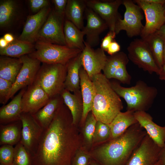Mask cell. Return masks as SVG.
<instances>
[{
	"label": "cell",
	"mask_w": 165,
	"mask_h": 165,
	"mask_svg": "<svg viewBox=\"0 0 165 165\" xmlns=\"http://www.w3.org/2000/svg\"><path fill=\"white\" fill-rule=\"evenodd\" d=\"M80 90L83 101V111L81 120L85 123L88 114L91 111L94 97L93 82L82 66L79 71Z\"/></svg>",
	"instance_id": "603a6c76"
},
{
	"label": "cell",
	"mask_w": 165,
	"mask_h": 165,
	"mask_svg": "<svg viewBox=\"0 0 165 165\" xmlns=\"http://www.w3.org/2000/svg\"><path fill=\"white\" fill-rule=\"evenodd\" d=\"M72 94L64 89L61 93L64 104L70 110L72 123L76 125L81 121L83 111V101L80 90Z\"/></svg>",
	"instance_id": "cb8c5ba5"
},
{
	"label": "cell",
	"mask_w": 165,
	"mask_h": 165,
	"mask_svg": "<svg viewBox=\"0 0 165 165\" xmlns=\"http://www.w3.org/2000/svg\"><path fill=\"white\" fill-rule=\"evenodd\" d=\"M26 89L21 90L8 104L0 108V124H6L20 120L23 113L22 98Z\"/></svg>",
	"instance_id": "7402d4cb"
},
{
	"label": "cell",
	"mask_w": 165,
	"mask_h": 165,
	"mask_svg": "<svg viewBox=\"0 0 165 165\" xmlns=\"http://www.w3.org/2000/svg\"><path fill=\"white\" fill-rule=\"evenodd\" d=\"M9 43L3 37L0 38V49L4 48L6 47Z\"/></svg>",
	"instance_id": "681fc988"
},
{
	"label": "cell",
	"mask_w": 165,
	"mask_h": 165,
	"mask_svg": "<svg viewBox=\"0 0 165 165\" xmlns=\"http://www.w3.org/2000/svg\"><path fill=\"white\" fill-rule=\"evenodd\" d=\"M64 17L58 14L54 9L51 10L38 35L37 41L66 46L64 32Z\"/></svg>",
	"instance_id": "9c48e42d"
},
{
	"label": "cell",
	"mask_w": 165,
	"mask_h": 165,
	"mask_svg": "<svg viewBox=\"0 0 165 165\" xmlns=\"http://www.w3.org/2000/svg\"><path fill=\"white\" fill-rule=\"evenodd\" d=\"M161 148L147 134L125 165H154Z\"/></svg>",
	"instance_id": "7c38bea8"
},
{
	"label": "cell",
	"mask_w": 165,
	"mask_h": 165,
	"mask_svg": "<svg viewBox=\"0 0 165 165\" xmlns=\"http://www.w3.org/2000/svg\"><path fill=\"white\" fill-rule=\"evenodd\" d=\"M163 64L165 63V41L164 43L163 53Z\"/></svg>",
	"instance_id": "816d5d0a"
},
{
	"label": "cell",
	"mask_w": 165,
	"mask_h": 165,
	"mask_svg": "<svg viewBox=\"0 0 165 165\" xmlns=\"http://www.w3.org/2000/svg\"><path fill=\"white\" fill-rule=\"evenodd\" d=\"M129 60L139 68L152 74L158 75L160 69L145 40L136 39L132 41L127 48Z\"/></svg>",
	"instance_id": "ba28073f"
},
{
	"label": "cell",
	"mask_w": 165,
	"mask_h": 165,
	"mask_svg": "<svg viewBox=\"0 0 165 165\" xmlns=\"http://www.w3.org/2000/svg\"><path fill=\"white\" fill-rule=\"evenodd\" d=\"M133 1L142 9L145 17V24L140 35L141 38L156 32L165 24L163 5L149 3L144 0Z\"/></svg>",
	"instance_id": "30bf717a"
},
{
	"label": "cell",
	"mask_w": 165,
	"mask_h": 165,
	"mask_svg": "<svg viewBox=\"0 0 165 165\" xmlns=\"http://www.w3.org/2000/svg\"><path fill=\"white\" fill-rule=\"evenodd\" d=\"M157 163L159 165H165V145L161 148Z\"/></svg>",
	"instance_id": "ee69618b"
},
{
	"label": "cell",
	"mask_w": 165,
	"mask_h": 165,
	"mask_svg": "<svg viewBox=\"0 0 165 165\" xmlns=\"http://www.w3.org/2000/svg\"><path fill=\"white\" fill-rule=\"evenodd\" d=\"M84 50L81 53L82 66L91 80L101 73L105 66L107 56L101 48L94 49L85 41Z\"/></svg>",
	"instance_id": "e0dca14e"
},
{
	"label": "cell",
	"mask_w": 165,
	"mask_h": 165,
	"mask_svg": "<svg viewBox=\"0 0 165 165\" xmlns=\"http://www.w3.org/2000/svg\"><path fill=\"white\" fill-rule=\"evenodd\" d=\"M120 46L115 39L110 44L106 51L110 55H112L119 51Z\"/></svg>",
	"instance_id": "7bdbcfd3"
},
{
	"label": "cell",
	"mask_w": 165,
	"mask_h": 165,
	"mask_svg": "<svg viewBox=\"0 0 165 165\" xmlns=\"http://www.w3.org/2000/svg\"><path fill=\"white\" fill-rule=\"evenodd\" d=\"M97 120L91 112L88 114L85 122L83 129L84 139L89 144H92Z\"/></svg>",
	"instance_id": "d590c367"
},
{
	"label": "cell",
	"mask_w": 165,
	"mask_h": 165,
	"mask_svg": "<svg viewBox=\"0 0 165 165\" xmlns=\"http://www.w3.org/2000/svg\"><path fill=\"white\" fill-rule=\"evenodd\" d=\"M122 0H85L87 7L97 14L107 24L109 31H115L116 22L121 18L118 13Z\"/></svg>",
	"instance_id": "9a60e30c"
},
{
	"label": "cell",
	"mask_w": 165,
	"mask_h": 165,
	"mask_svg": "<svg viewBox=\"0 0 165 165\" xmlns=\"http://www.w3.org/2000/svg\"><path fill=\"white\" fill-rule=\"evenodd\" d=\"M134 113L133 111L127 110L117 114L109 124L111 132L110 140L119 136L130 126L138 123Z\"/></svg>",
	"instance_id": "484cf974"
},
{
	"label": "cell",
	"mask_w": 165,
	"mask_h": 165,
	"mask_svg": "<svg viewBox=\"0 0 165 165\" xmlns=\"http://www.w3.org/2000/svg\"><path fill=\"white\" fill-rule=\"evenodd\" d=\"M164 10V12H165V3L163 5Z\"/></svg>",
	"instance_id": "f5cc1de1"
},
{
	"label": "cell",
	"mask_w": 165,
	"mask_h": 165,
	"mask_svg": "<svg viewBox=\"0 0 165 165\" xmlns=\"http://www.w3.org/2000/svg\"><path fill=\"white\" fill-rule=\"evenodd\" d=\"M123 4L126 10L123 19L119 18L116 24L115 32L116 35L121 31L124 30L130 38L140 35L144 27L141 22L144 18L142 10L133 1L124 0Z\"/></svg>",
	"instance_id": "52a82bcc"
},
{
	"label": "cell",
	"mask_w": 165,
	"mask_h": 165,
	"mask_svg": "<svg viewBox=\"0 0 165 165\" xmlns=\"http://www.w3.org/2000/svg\"><path fill=\"white\" fill-rule=\"evenodd\" d=\"M129 59L123 52L107 56L103 70V75L108 79H114L123 84L130 85L132 79L127 69Z\"/></svg>",
	"instance_id": "8fae6325"
},
{
	"label": "cell",
	"mask_w": 165,
	"mask_h": 165,
	"mask_svg": "<svg viewBox=\"0 0 165 165\" xmlns=\"http://www.w3.org/2000/svg\"><path fill=\"white\" fill-rule=\"evenodd\" d=\"M91 80L94 90L91 112L97 121L109 125L123 109L122 102L103 73L94 76Z\"/></svg>",
	"instance_id": "3957f363"
},
{
	"label": "cell",
	"mask_w": 165,
	"mask_h": 165,
	"mask_svg": "<svg viewBox=\"0 0 165 165\" xmlns=\"http://www.w3.org/2000/svg\"><path fill=\"white\" fill-rule=\"evenodd\" d=\"M148 3L164 5L165 3V0H144Z\"/></svg>",
	"instance_id": "c3c4849f"
},
{
	"label": "cell",
	"mask_w": 165,
	"mask_h": 165,
	"mask_svg": "<svg viewBox=\"0 0 165 165\" xmlns=\"http://www.w3.org/2000/svg\"><path fill=\"white\" fill-rule=\"evenodd\" d=\"M111 136L109 125L97 121L93 143L106 142L110 139Z\"/></svg>",
	"instance_id": "e575fe53"
},
{
	"label": "cell",
	"mask_w": 165,
	"mask_h": 165,
	"mask_svg": "<svg viewBox=\"0 0 165 165\" xmlns=\"http://www.w3.org/2000/svg\"><path fill=\"white\" fill-rule=\"evenodd\" d=\"M3 37L9 43L13 42L15 39L13 36L10 33L5 34Z\"/></svg>",
	"instance_id": "bcb514c9"
},
{
	"label": "cell",
	"mask_w": 165,
	"mask_h": 165,
	"mask_svg": "<svg viewBox=\"0 0 165 165\" xmlns=\"http://www.w3.org/2000/svg\"><path fill=\"white\" fill-rule=\"evenodd\" d=\"M35 50L28 55L48 64L66 65L71 59L76 57L82 51L70 48L66 46L53 44L37 41L35 45Z\"/></svg>",
	"instance_id": "5b68a950"
},
{
	"label": "cell",
	"mask_w": 165,
	"mask_h": 165,
	"mask_svg": "<svg viewBox=\"0 0 165 165\" xmlns=\"http://www.w3.org/2000/svg\"><path fill=\"white\" fill-rule=\"evenodd\" d=\"M22 124L20 120L0 125V145H16L20 141Z\"/></svg>",
	"instance_id": "f1b7e54d"
},
{
	"label": "cell",
	"mask_w": 165,
	"mask_h": 165,
	"mask_svg": "<svg viewBox=\"0 0 165 165\" xmlns=\"http://www.w3.org/2000/svg\"><path fill=\"white\" fill-rule=\"evenodd\" d=\"M14 156L13 146L4 145L0 148V165H12Z\"/></svg>",
	"instance_id": "8d00e7d4"
},
{
	"label": "cell",
	"mask_w": 165,
	"mask_h": 165,
	"mask_svg": "<svg viewBox=\"0 0 165 165\" xmlns=\"http://www.w3.org/2000/svg\"><path fill=\"white\" fill-rule=\"evenodd\" d=\"M52 1L56 12L60 16H64L68 0H53Z\"/></svg>",
	"instance_id": "b9f144b4"
},
{
	"label": "cell",
	"mask_w": 165,
	"mask_h": 165,
	"mask_svg": "<svg viewBox=\"0 0 165 165\" xmlns=\"http://www.w3.org/2000/svg\"><path fill=\"white\" fill-rule=\"evenodd\" d=\"M91 157L90 154L80 148L75 153L72 159L71 165H88Z\"/></svg>",
	"instance_id": "74e56055"
},
{
	"label": "cell",
	"mask_w": 165,
	"mask_h": 165,
	"mask_svg": "<svg viewBox=\"0 0 165 165\" xmlns=\"http://www.w3.org/2000/svg\"><path fill=\"white\" fill-rule=\"evenodd\" d=\"M90 165H100L98 163L94 160H91L90 164Z\"/></svg>",
	"instance_id": "f907efd6"
},
{
	"label": "cell",
	"mask_w": 165,
	"mask_h": 165,
	"mask_svg": "<svg viewBox=\"0 0 165 165\" xmlns=\"http://www.w3.org/2000/svg\"><path fill=\"white\" fill-rule=\"evenodd\" d=\"M143 39L147 44L160 69L163 64V53L165 40L156 32L148 35Z\"/></svg>",
	"instance_id": "1f68e13d"
},
{
	"label": "cell",
	"mask_w": 165,
	"mask_h": 165,
	"mask_svg": "<svg viewBox=\"0 0 165 165\" xmlns=\"http://www.w3.org/2000/svg\"><path fill=\"white\" fill-rule=\"evenodd\" d=\"M12 165H33L31 156L20 141L14 147Z\"/></svg>",
	"instance_id": "836d02e7"
},
{
	"label": "cell",
	"mask_w": 165,
	"mask_h": 165,
	"mask_svg": "<svg viewBox=\"0 0 165 165\" xmlns=\"http://www.w3.org/2000/svg\"><path fill=\"white\" fill-rule=\"evenodd\" d=\"M134 115L138 123L159 147L165 145V126H161L153 121L152 116L145 111H137Z\"/></svg>",
	"instance_id": "ffe728a7"
},
{
	"label": "cell",
	"mask_w": 165,
	"mask_h": 165,
	"mask_svg": "<svg viewBox=\"0 0 165 165\" xmlns=\"http://www.w3.org/2000/svg\"><path fill=\"white\" fill-rule=\"evenodd\" d=\"M47 6L35 14L28 16L23 31L18 39L33 43L51 11Z\"/></svg>",
	"instance_id": "d6986e66"
},
{
	"label": "cell",
	"mask_w": 165,
	"mask_h": 165,
	"mask_svg": "<svg viewBox=\"0 0 165 165\" xmlns=\"http://www.w3.org/2000/svg\"><path fill=\"white\" fill-rule=\"evenodd\" d=\"M116 34L115 31H109L102 39L101 44V48L106 51L111 42L115 40Z\"/></svg>",
	"instance_id": "60d3db41"
},
{
	"label": "cell",
	"mask_w": 165,
	"mask_h": 165,
	"mask_svg": "<svg viewBox=\"0 0 165 165\" xmlns=\"http://www.w3.org/2000/svg\"><path fill=\"white\" fill-rule=\"evenodd\" d=\"M22 64L20 58L1 56L0 57V78L8 81L13 84Z\"/></svg>",
	"instance_id": "83f0119b"
},
{
	"label": "cell",
	"mask_w": 165,
	"mask_h": 165,
	"mask_svg": "<svg viewBox=\"0 0 165 165\" xmlns=\"http://www.w3.org/2000/svg\"><path fill=\"white\" fill-rule=\"evenodd\" d=\"M86 7L85 0H68L65 12L66 19L82 30L84 27V14Z\"/></svg>",
	"instance_id": "4316f807"
},
{
	"label": "cell",
	"mask_w": 165,
	"mask_h": 165,
	"mask_svg": "<svg viewBox=\"0 0 165 165\" xmlns=\"http://www.w3.org/2000/svg\"><path fill=\"white\" fill-rule=\"evenodd\" d=\"M154 165H159L158 163L157 162L156 164H155Z\"/></svg>",
	"instance_id": "db71d44e"
},
{
	"label": "cell",
	"mask_w": 165,
	"mask_h": 165,
	"mask_svg": "<svg viewBox=\"0 0 165 165\" xmlns=\"http://www.w3.org/2000/svg\"><path fill=\"white\" fill-rule=\"evenodd\" d=\"M20 58L22 62V66L13 84L9 96V100L19 90L28 86L34 82L41 66V62L39 60L31 57L28 55Z\"/></svg>",
	"instance_id": "5bb4252c"
},
{
	"label": "cell",
	"mask_w": 165,
	"mask_h": 165,
	"mask_svg": "<svg viewBox=\"0 0 165 165\" xmlns=\"http://www.w3.org/2000/svg\"><path fill=\"white\" fill-rule=\"evenodd\" d=\"M35 50V45L33 43L17 39L9 43L5 48L0 49V54L1 56L19 58L23 56L29 55Z\"/></svg>",
	"instance_id": "4dcf8cb0"
},
{
	"label": "cell",
	"mask_w": 165,
	"mask_h": 165,
	"mask_svg": "<svg viewBox=\"0 0 165 165\" xmlns=\"http://www.w3.org/2000/svg\"><path fill=\"white\" fill-rule=\"evenodd\" d=\"M159 79L161 80H165V63H164L158 75Z\"/></svg>",
	"instance_id": "f6af8a7d"
},
{
	"label": "cell",
	"mask_w": 165,
	"mask_h": 165,
	"mask_svg": "<svg viewBox=\"0 0 165 165\" xmlns=\"http://www.w3.org/2000/svg\"><path fill=\"white\" fill-rule=\"evenodd\" d=\"M110 82L114 91L125 101L127 110L146 112L151 107L158 94L156 87L148 86L141 80L128 87L123 86L120 82L116 80Z\"/></svg>",
	"instance_id": "277c9868"
},
{
	"label": "cell",
	"mask_w": 165,
	"mask_h": 165,
	"mask_svg": "<svg viewBox=\"0 0 165 165\" xmlns=\"http://www.w3.org/2000/svg\"><path fill=\"white\" fill-rule=\"evenodd\" d=\"M64 32L66 46L68 47L82 51L85 46L83 31L71 21L66 20L64 24Z\"/></svg>",
	"instance_id": "f546056e"
},
{
	"label": "cell",
	"mask_w": 165,
	"mask_h": 165,
	"mask_svg": "<svg viewBox=\"0 0 165 165\" xmlns=\"http://www.w3.org/2000/svg\"><path fill=\"white\" fill-rule=\"evenodd\" d=\"M50 97L36 81L28 86L22 98L23 113L33 115L44 106Z\"/></svg>",
	"instance_id": "2e32d148"
},
{
	"label": "cell",
	"mask_w": 165,
	"mask_h": 165,
	"mask_svg": "<svg viewBox=\"0 0 165 165\" xmlns=\"http://www.w3.org/2000/svg\"><path fill=\"white\" fill-rule=\"evenodd\" d=\"M64 104L63 99L61 94H58L51 97L44 106L31 115L44 130L49 126L58 109Z\"/></svg>",
	"instance_id": "44dd1931"
},
{
	"label": "cell",
	"mask_w": 165,
	"mask_h": 165,
	"mask_svg": "<svg viewBox=\"0 0 165 165\" xmlns=\"http://www.w3.org/2000/svg\"><path fill=\"white\" fill-rule=\"evenodd\" d=\"M18 6L16 1L3 0L0 1V27L1 28L9 27L16 16Z\"/></svg>",
	"instance_id": "d6a6232c"
},
{
	"label": "cell",
	"mask_w": 165,
	"mask_h": 165,
	"mask_svg": "<svg viewBox=\"0 0 165 165\" xmlns=\"http://www.w3.org/2000/svg\"><path fill=\"white\" fill-rule=\"evenodd\" d=\"M84 13L86 24L82 30L86 35L85 42L93 47L99 44L100 34L108 28L105 21L91 9L87 7Z\"/></svg>",
	"instance_id": "ac0fdd59"
},
{
	"label": "cell",
	"mask_w": 165,
	"mask_h": 165,
	"mask_svg": "<svg viewBox=\"0 0 165 165\" xmlns=\"http://www.w3.org/2000/svg\"><path fill=\"white\" fill-rule=\"evenodd\" d=\"M13 84L8 80L0 78V103L5 105L9 100L8 97Z\"/></svg>",
	"instance_id": "f35d334b"
},
{
	"label": "cell",
	"mask_w": 165,
	"mask_h": 165,
	"mask_svg": "<svg viewBox=\"0 0 165 165\" xmlns=\"http://www.w3.org/2000/svg\"><path fill=\"white\" fill-rule=\"evenodd\" d=\"M30 9L34 13H38L48 6L49 1L47 0H30L29 1Z\"/></svg>",
	"instance_id": "ab89813d"
},
{
	"label": "cell",
	"mask_w": 165,
	"mask_h": 165,
	"mask_svg": "<svg viewBox=\"0 0 165 165\" xmlns=\"http://www.w3.org/2000/svg\"><path fill=\"white\" fill-rule=\"evenodd\" d=\"M75 126L71 112L64 103L49 126L43 130L36 151L31 156L33 165H71L81 142Z\"/></svg>",
	"instance_id": "6da1fadb"
},
{
	"label": "cell",
	"mask_w": 165,
	"mask_h": 165,
	"mask_svg": "<svg viewBox=\"0 0 165 165\" xmlns=\"http://www.w3.org/2000/svg\"><path fill=\"white\" fill-rule=\"evenodd\" d=\"M20 120L22 124L20 142L31 157L36 151L43 130L31 114L22 113Z\"/></svg>",
	"instance_id": "4fadbf2b"
},
{
	"label": "cell",
	"mask_w": 165,
	"mask_h": 165,
	"mask_svg": "<svg viewBox=\"0 0 165 165\" xmlns=\"http://www.w3.org/2000/svg\"><path fill=\"white\" fill-rule=\"evenodd\" d=\"M147 134L138 123L118 137L105 142L91 156L100 165H125Z\"/></svg>",
	"instance_id": "7a4b0ae2"
},
{
	"label": "cell",
	"mask_w": 165,
	"mask_h": 165,
	"mask_svg": "<svg viewBox=\"0 0 165 165\" xmlns=\"http://www.w3.org/2000/svg\"><path fill=\"white\" fill-rule=\"evenodd\" d=\"M156 32L165 40V24L163 25Z\"/></svg>",
	"instance_id": "7dc6e473"
},
{
	"label": "cell",
	"mask_w": 165,
	"mask_h": 165,
	"mask_svg": "<svg viewBox=\"0 0 165 165\" xmlns=\"http://www.w3.org/2000/svg\"><path fill=\"white\" fill-rule=\"evenodd\" d=\"M66 74V65L42 63L35 81L39 84L51 98L60 94L64 89Z\"/></svg>",
	"instance_id": "8992f818"
},
{
	"label": "cell",
	"mask_w": 165,
	"mask_h": 165,
	"mask_svg": "<svg viewBox=\"0 0 165 165\" xmlns=\"http://www.w3.org/2000/svg\"><path fill=\"white\" fill-rule=\"evenodd\" d=\"M81 53L71 59L66 65L67 74L64 88L73 93L80 90L79 74L82 66Z\"/></svg>",
	"instance_id": "d4e9b609"
}]
</instances>
